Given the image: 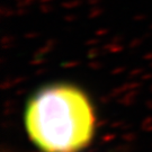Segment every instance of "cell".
<instances>
[{
	"instance_id": "6da1fadb",
	"label": "cell",
	"mask_w": 152,
	"mask_h": 152,
	"mask_svg": "<svg viewBox=\"0 0 152 152\" xmlns=\"http://www.w3.org/2000/svg\"><path fill=\"white\" fill-rule=\"evenodd\" d=\"M24 123L42 152H79L94 137L96 115L86 92L59 82L39 88L28 99Z\"/></svg>"
}]
</instances>
